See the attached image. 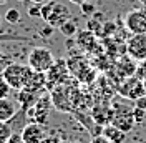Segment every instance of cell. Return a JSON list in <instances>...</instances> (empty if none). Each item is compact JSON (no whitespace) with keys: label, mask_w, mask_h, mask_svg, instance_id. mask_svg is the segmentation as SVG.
<instances>
[{"label":"cell","mask_w":146,"mask_h":143,"mask_svg":"<svg viewBox=\"0 0 146 143\" xmlns=\"http://www.w3.org/2000/svg\"><path fill=\"white\" fill-rule=\"evenodd\" d=\"M139 3H141V7H146V0H138Z\"/></svg>","instance_id":"30"},{"label":"cell","mask_w":146,"mask_h":143,"mask_svg":"<svg viewBox=\"0 0 146 143\" xmlns=\"http://www.w3.org/2000/svg\"><path fill=\"white\" fill-rule=\"evenodd\" d=\"M70 15L72 13H70L66 5L60 3V2H53L52 3V10H50V13L46 17V23L52 25L53 28H60L65 22L70 20Z\"/></svg>","instance_id":"7"},{"label":"cell","mask_w":146,"mask_h":143,"mask_svg":"<svg viewBox=\"0 0 146 143\" xmlns=\"http://www.w3.org/2000/svg\"><path fill=\"white\" fill-rule=\"evenodd\" d=\"M80 10H82V13L85 17H91V15L96 13V5L93 2H90V0H86V2H83L80 5Z\"/></svg>","instance_id":"16"},{"label":"cell","mask_w":146,"mask_h":143,"mask_svg":"<svg viewBox=\"0 0 146 143\" xmlns=\"http://www.w3.org/2000/svg\"><path fill=\"white\" fill-rule=\"evenodd\" d=\"M18 2H23V0H18Z\"/></svg>","instance_id":"36"},{"label":"cell","mask_w":146,"mask_h":143,"mask_svg":"<svg viewBox=\"0 0 146 143\" xmlns=\"http://www.w3.org/2000/svg\"><path fill=\"white\" fill-rule=\"evenodd\" d=\"M60 32L63 33L66 38L68 37H73V35H76V32H78V28H76V23L75 22H72V20H68V22H65L63 25L60 27Z\"/></svg>","instance_id":"15"},{"label":"cell","mask_w":146,"mask_h":143,"mask_svg":"<svg viewBox=\"0 0 146 143\" xmlns=\"http://www.w3.org/2000/svg\"><path fill=\"white\" fill-rule=\"evenodd\" d=\"M30 2H32V3H40V5L45 3V0H30Z\"/></svg>","instance_id":"29"},{"label":"cell","mask_w":146,"mask_h":143,"mask_svg":"<svg viewBox=\"0 0 146 143\" xmlns=\"http://www.w3.org/2000/svg\"><path fill=\"white\" fill-rule=\"evenodd\" d=\"M48 105H50V98L43 97V98L36 100V103L32 107V112H28V115H32L33 123H46L48 118Z\"/></svg>","instance_id":"9"},{"label":"cell","mask_w":146,"mask_h":143,"mask_svg":"<svg viewBox=\"0 0 146 143\" xmlns=\"http://www.w3.org/2000/svg\"><path fill=\"white\" fill-rule=\"evenodd\" d=\"M12 87L9 85V82L5 80L3 77H0V98H9L10 92H12Z\"/></svg>","instance_id":"19"},{"label":"cell","mask_w":146,"mask_h":143,"mask_svg":"<svg viewBox=\"0 0 146 143\" xmlns=\"http://www.w3.org/2000/svg\"><path fill=\"white\" fill-rule=\"evenodd\" d=\"M43 143H50V142H43Z\"/></svg>","instance_id":"35"},{"label":"cell","mask_w":146,"mask_h":143,"mask_svg":"<svg viewBox=\"0 0 146 143\" xmlns=\"http://www.w3.org/2000/svg\"><path fill=\"white\" fill-rule=\"evenodd\" d=\"M3 18L9 22V23H18L20 22V12H18V9H9L7 12H5V15H3Z\"/></svg>","instance_id":"17"},{"label":"cell","mask_w":146,"mask_h":143,"mask_svg":"<svg viewBox=\"0 0 146 143\" xmlns=\"http://www.w3.org/2000/svg\"><path fill=\"white\" fill-rule=\"evenodd\" d=\"M0 23H2V15H0Z\"/></svg>","instance_id":"34"},{"label":"cell","mask_w":146,"mask_h":143,"mask_svg":"<svg viewBox=\"0 0 146 143\" xmlns=\"http://www.w3.org/2000/svg\"><path fill=\"white\" fill-rule=\"evenodd\" d=\"M12 62H13V60H12V57H9V55H7L5 58H0V77H2L3 70H5V68H7Z\"/></svg>","instance_id":"24"},{"label":"cell","mask_w":146,"mask_h":143,"mask_svg":"<svg viewBox=\"0 0 146 143\" xmlns=\"http://www.w3.org/2000/svg\"><path fill=\"white\" fill-rule=\"evenodd\" d=\"M135 107H136V108H143V110H146V95H145V97H141V98L135 100Z\"/></svg>","instance_id":"27"},{"label":"cell","mask_w":146,"mask_h":143,"mask_svg":"<svg viewBox=\"0 0 146 143\" xmlns=\"http://www.w3.org/2000/svg\"><path fill=\"white\" fill-rule=\"evenodd\" d=\"M27 13L28 17L32 18H42V5L40 3H32L27 9Z\"/></svg>","instance_id":"20"},{"label":"cell","mask_w":146,"mask_h":143,"mask_svg":"<svg viewBox=\"0 0 146 143\" xmlns=\"http://www.w3.org/2000/svg\"><path fill=\"white\" fill-rule=\"evenodd\" d=\"M30 73H32V68H30L28 65L12 62L9 67L3 70L2 77L9 82V85L13 90H23V85H25V82H27Z\"/></svg>","instance_id":"2"},{"label":"cell","mask_w":146,"mask_h":143,"mask_svg":"<svg viewBox=\"0 0 146 143\" xmlns=\"http://www.w3.org/2000/svg\"><path fill=\"white\" fill-rule=\"evenodd\" d=\"M0 42H28V38L15 33H0Z\"/></svg>","instance_id":"18"},{"label":"cell","mask_w":146,"mask_h":143,"mask_svg":"<svg viewBox=\"0 0 146 143\" xmlns=\"http://www.w3.org/2000/svg\"><path fill=\"white\" fill-rule=\"evenodd\" d=\"M3 3H7V0H0V5H3Z\"/></svg>","instance_id":"32"},{"label":"cell","mask_w":146,"mask_h":143,"mask_svg":"<svg viewBox=\"0 0 146 143\" xmlns=\"http://www.w3.org/2000/svg\"><path fill=\"white\" fill-rule=\"evenodd\" d=\"M126 53L135 62L146 60V33L131 35L126 40Z\"/></svg>","instance_id":"6"},{"label":"cell","mask_w":146,"mask_h":143,"mask_svg":"<svg viewBox=\"0 0 146 143\" xmlns=\"http://www.w3.org/2000/svg\"><path fill=\"white\" fill-rule=\"evenodd\" d=\"M118 93L126 100H135L145 97V82L139 80L136 75H131V77H126L125 80L121 82V85L118 87Z\"/></svg>","instance_id":"3"},{"label":"cell","mask_w":146,"mask_h":143,"mask_svg":"<svg viewBox=\"0 0 146 143\" xmlns=\"http://www.w3.org/2000/svg\"><path fill=\"white\" fill-rule=\"evenodd\" d=\"M90 143H111V142H110L106 136H103V135H96V136H93V138H91Z\"/></svg>","instance_id":"26"},{"label":"cell","mask_w":146,"mask_h":143,"mask_svg":"<svg viewBox=\"0 0 146 143\" xmlns=\"http://www.w3.org/2000/svg\"><path fill=\"white\" fill-rule=\"evenodd\" d=\"M135 75H136L139 80L146 82V60L136 63V72H135Z\"/></svg>","instance_id":"21"},{"label":"cell","mask_w":146,"mask_h":143,"mask_svg":"<svg viewBox=\"0 0 146 143\" xmlns=\"http://www.w3.org/2000/svg\"><path fill=\"white\" fill-rule=\"evenodd\" d=\"M13 130L9 122H0V143H9L12 140Z\"/></svg>","instance_id":"14"},{"label":"cell","mask_w":146,"mask_h":143,"mask_svg":"<svg viewBox=\"0 0 146 143\" xmlns=\"http://www.w3.org/2000/svg\"><path fill=\"white\" fill-rule=\"evenodd\" d=\"M93 118L96 120V123L100 125H110L111 118H113V108H106V107H96L93 112Z\"/></svg>","instance_id":"13"},{"label":"cell","mask_w":146,"mask_h":143,"mask_svg":"<svg viewBox=\"0 0 146 143\" xmlns=\"http://www.w3.org/2000/svg\"><path fill=\"white\" fill-rule=\"evenodd\" d=\"M103 35H108V33H113L115 30H116V25L113 23V22H106V23H103Z\"/></svg>","instance_id":"25"},{"label":"cell","mask_w":146,"mask_h":143,"mask_svg":"<svg viewBox=\"0 0 146 143\" xmlns=\"http://www.w3.org/2000/svg\"><path fill=\"white\" fill-rule=\"evenodd\" d=\"M53 32H55V28L52 27V25H48V23H46V25H45L43 28H40V35L45 37V38L52 37V35H53Z\"/></svg>","instance_id":"23"},{"label":"cell","mask_w":146,"mask_h":143,"mask_svg":"<svg viewBox=\"0 0 146 143\" xmlns=\"http://www.w3.org/2000/svg\"><path fill=\"white\" fill-rule=\"evenodd\" d=\"M111 123L116 126V128L123 130L125 133H129V132L133 130V126L136 125L135 116H133V108L116 105V108H113V118H111Z\"/></svg>","instance_id":"5"},{"label":"cell","mask_w":146,"mask_h":143,"mask_svg":"<svg viewBox=\"0 0 146 143\" xmlns=\"http://www.w3.org/2000/svg\"><path fill=\"white\" fill-rule=\"evenodd\" d=\"M133 116H135V122L136 123H143V120H145V116H146V110L133 107Z\"/></svg>","instance_id":"22"},{"label":"cell","mask_w":146,"mask_h":143,"mask_svg":"<svg viewBox=\"0 0 146 143\" xmlns=\"http://www.w3.org/2000/svg\"><path fill=\"white\" fill-rule=\"evenodd\" d=\"M125 28L131 35L146 33V7L129 10L125 15Z\"/></svg>","instance_id":"4"},{"label":"cell","mask_w":146,"mask_h":143,"mask_svg":"<svg viewBox=\"0 0 146 143\" xmlns=\"http://www.w3.org/2000/svg\"><path fill=\"white\" fill-rule=\"evenodd\" d=\"M101 135H103V136H106L111 143H125L128 133H125L123 130L116 128L113 123H110V125L103 126V132H101Z\"/></svg>","instance_id":"12"},{"label":"cell","mask_w":146,"mask_h":143,"mask_svg":"<svg viewBox=\"0 0 146 143\" xmlns=\"http://www.w3.org/2000/svg\"><path fill=\"white\" fill-rule=\"evenodd\" d=\"M45 83H46L45 73L32 70V73L28 75L27 82H25V85H23V90H25V92H30V93H36L38 90L43 88V85H45Z\"/></svg>","instance_id":"10"},{"label":"cell","mask_w":146,"mask_h":143,"mask_svg":"<svg viewBox=\"0 0 146 143\" xmlns=\"http://www.w3.org/2000/svg\"><path fill=\"white\" fill-rule=\"evenodd\" d=\"M53 63H55L53 53L45 47H33L27 55V65L35 72L46 73L53 67Z\"/></svg>","instance_id":"1"},{"label":"cell","mask_w":146,"mask_h":143,"mask_svg":"<svg viewBox=\"0 0 146 143\" xmlns=\"http://www.w3.org/2000/svg\"><path fill=\"white\" fill-rule=\"evenodd\" d=\"M145 95H146V82H145Z\"/></svg>","instance_id":"33"},{"label":"cell","mask_w":146,"mask_h":143,"mask_svg":"<svg viewBox=\"0 0 146 143\" xmlns=\"http://www.w3.org/2000/svg\"><path fill=\"white\" fill-rule=\"evenodd\" d=\"M70 3H75V5H82L83 2H86V0H68Z\"/></svg>","instance_id":"28"},{"label":"cell","mask_w":146,"mask_h":143,"mask_svg":"<svg viewBox=\"0 0 146 143\" xmlns=\"http://www.w3.org/2000/svg\"><path fill=\"white\" fill-rule=\"evenodd\" d=\"M18 113V103L10 98H0V122H10Z\"/></svg>","instance_id":"11"},{"label":"cell","mask_w":146,"mask_h":143,"mask_svg":"<svg viewBox=\"0 0 146 143\" xmlns=\"http://www.w3.org/2000/svg\"><path fill=\"white\" fill-rule=\"evenodd\" d=\"M20 138L23 143H43L46 140L45 128L40 123H27L20 133Z\"/></svg>","instance_id":"8"},{"label":"cell","mask_w":146,"mask_h":143,"mask_svg":"<svg viewBox=\"0 0 146 143\" xmlns=\"http://www.w3.org/2000/svg\"><path fill=\"white\" fill-rule=\"evenodd\" d=\"M5 57H7V55H5L3 52H2V50H0V58H5Z\"/></svg>","instance_id":"31"}]
</instances>
